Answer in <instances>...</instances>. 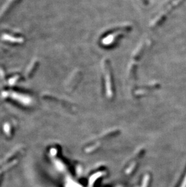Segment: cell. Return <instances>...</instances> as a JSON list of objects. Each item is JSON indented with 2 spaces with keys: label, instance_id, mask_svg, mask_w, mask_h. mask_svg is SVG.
Instances as JSON below:
<instances>
[{
  "label": "cell",
  "instance_id": "7a4b0ae2",
  "mask_svg": "<svg viewBox=\"0 0 186 187\" xmlns=\"http://www.w3.org/2000/svg\"><path fill=\"white\" fill-rule=\"evenodd\" d=\"M149 43L150 41L148 40L143 41L138 45L134 52L132 59L128 66V77L132 81L137 79V69L138 64L144 55Z\"/></svg>",
  "mask_w": 186,
  "mask_h": 187
},
{
  "label": "cell",
  "instance_id": "3957f363",
  "mask_svg": "<svg viewBox=\"0 0 186 187\" xmlns=\"http://www.w3.org/2000/svg\"><path fill=\"white\" fill-rule=\"evenodd\" d=\"M102 68L106 93L109 97H112L114 94L115 85L111 64L108 59L105 58L102 61Z\"/></svg>",
  "mask_w": 186,
  "mask_h": 187
},
{
  "label": "cell",
  "instance_id": "277c9868",
  "mask_svg": "<svg viewBox=\"0 0 186 187\" xmlns=\"http://www.w3.org/2000/svg\"><path fill=\"white\" fill-rule=\"evenodd\" d=\"M82 78V73L80 70H78L76 72L71 79V82H70V87H77V86L80 83L81 79Z\"/></svg>",
  "mask_w": 186,
  "mask_h": 187
},
{
  "label": "cell",
  "instance_id": "5b68a950",
  "mask_svg": "<svg viewBox=\"0 0 186 187\" xmlns=\"http://www.w3.org/2000/svg\"><path fill=\"white\" fill-rule=\"evenodd\" d=\"M159 87V85L157 82L150 83L148 85H146V86H141V87L138 90V93H140V94L145 93L146 94V93H147L146 91H150V90H155Z\"/></svg>",
  "mask_w": 186,
  "mask_h": 187
},
{
  "label": "cell",
  "instance_id": "6da1fadb",
  "mask_svg": "<svg viewBox=\"0 0 186 187\" xmlns=\"http://www.w3.org/2000/svg\"><path fill=\"white\" fill-rule=\"evenodd\" d=\"M129 24L122 25L109 29L104 33L100 39V45L105 49H111L117 45L127 33L132 31Z\"/></svg>",
  "mask_w": 186,
  "mask_h": 187
}]
</instances>
